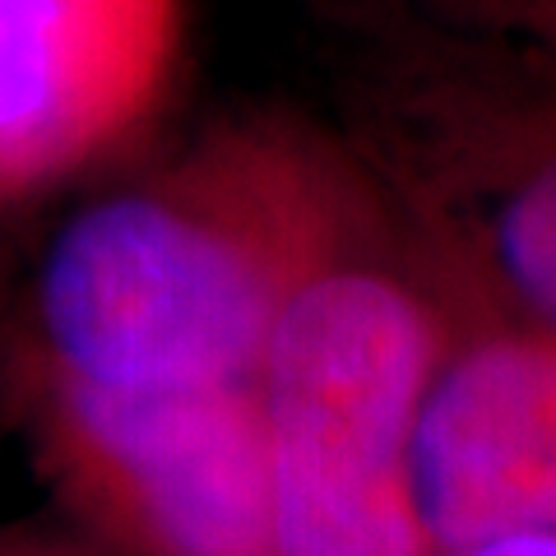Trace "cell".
<instances>
[{"label":"cell","mask_w":556,"mask_h":556,"mask_svg":"<svg viewBox=\"0 0 556 556\" xmlns=\"http://www.w3.org/2000/svg\"><path fill=\"white\" fill-rule=\"evenodd\" d=\"M478 260L525 329L556 334V144L515 149L473 186Z\"/></svg>","instance_id":"8992f818"},{"label":"cell","mask_w":556,"mask_h":556,"mask_svg":"<svg viewBox=\"0 0 556 556\" xmlns=\"http://www.w3.org/2000/svg\"><path fill=\"white\" fill-rule=\"evenodd\" d=\"M431 556H556V533H496V538L441 547Z\"/></svg>","instance_id":"52a82bcc"},{"label":"cell","mask_w":556,"mask_h":556,"mask_svg":"<svg viewBox=\"0 0 556 556\" xmlns=\"http://www.w3.org/2000/svg\"><path fill=\"white\" fill-rule=\"evenodd\" d=\"M339 232L320 181L269 149L116 190L51 237L24 362L108 386H247Z\"/></svg>","instance_id":"6da1fadb"},{"label":"cell","mask_w":556,"mask_h":556,"mask_svg":"<svg viewBox=\"0 0 556 556\" xmlns=\"http://www.w3.org/2000/svg\"><path fill=\"white\" fill-rule=\"evenodd\" d=\"M42 478L116 556H278L255 390L108 386L20 357L0 380Z\"/></svg>","instance_id":"3957f363"},{"label":"cell","mask_w":556,"mask_h":556,"mask_svg":"<svg viewBox=\"0 0 556 556\" xmlns=\"http://www.w3.org/2000/svg\"><path fill=\"white\" fill-rule=\"evenodd\" d=\"M464 325L404 274L311 269L255 367L278 556H431L417 431Z\"/></svg>","instance_id":"7a4b0ae2"},{"label":"cell","mask_w":556,"mask_h":556,"mask_svg":"<svg viewBox=\"0 0 556 556\" xmlns=\"http://www.w3.org/2000/svg\"><path fill=\"white\" fill-rule=\"evenodd\" d=\"M167 0H0V200L75 172L159 98Z\"/></svg>","instance_id":"5b68a950"},{"label":"cell","mask_w":556,"mask_h":556,"mask_svg":"<svg viewBox=\"0 0 556 556\" xmlns=\"http://www.w3.org/2000/svg\"><path fill=\"white\" fill-rule=\"evenodd\" d=\"M417 510L431 547L556 533V334L464 329L417 431Z\"/></svg>","instance_id":"277c9868"},{"label":"cell","mask_w":556,"mask_h":556,"mask_svg":"<svg viewBox=\"0 0 556 556\" xmlns=\"http://www.w3.org/2000/svg\"><path fill=\"white\" fill-rule=\"evenodd\" d=\"M0 556H116V552H108L102 543H47V538H38V543L0 547Z\"/></svg>","instance_id":"ba28073f"}]
</instances>
